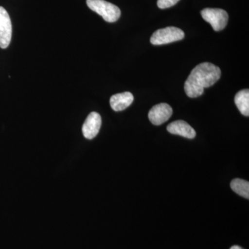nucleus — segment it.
Here are the masks:
<instances>
[{
  "instance_id": "f257e3e1",
  "label": "nucleus",
  "mask_w": 249,
  "mask_h": 249,
  "mask_svg": "<svg viewBox=\"0 0 249 249\" xmlns=\"http://www.w3.org/2000/svg\"><path fill=\"white\" fill-rule=\"evenodd\" d=\"M221 76L219 67L210 62H203L195 67L185 82L184 90L190 98H196L204 93V88L213 85Z\"/></svg>"
},
{
  "instance_id": "f03ea898",
  "label": "nucleus",
  "mask_w": 249,
  "mask_h": 249,
  "mask_svg": "<svg viewBox=\"0 0 249 249\" xmlns=\"http://www.w3.org/2000/svg\"><path fill=\"white\" fill-rule=\"evenodd\" d=\"M90 9L97 13L107 22H115L121 17V10L116 5L105 0H87Z\"/></svg>"
},
{
  "instance_id": "7ed1b4c3",
  "label": "nucleus",
  "mask_w": 249,
  "mask_h": 249,
  "mask_svg": "<svg viewBox=\"0 0 249 249\" xmlns=\"http://www.w3.org/2000/svg\"><path fill=\"white\" fill-rule=\"evenodd\" d=\"M184 36V32L178 27H165L156 31L152 34L150 42L154 45H166L181 40Z\"/></svg>"
},
{
  "instance_id": "20e7f679",
  "label": "nucleus",
  "mask_w": 249,
  "mask_h": 249,
  "mask_svg": "<svg viewBox=\"0 0 249 249\" xmlns=\"http://www.w3.org/2000/svg\"><path fill=\"white\" fill-rule=\"evenodd\" d=\"M203 19L210 23L214 31H222L227 25L229 15L221 9H204L201 11Z\"/></svg>"
},
{
  "instance_id": "39448f33",
  "label": "nucleus",
  "mask_w": 249,
  "mask_h": 249,
  "mask_svg": "<svg viewBox=\"0 0 249 249\" xmlns=\"http://www.w3.org/2000/svg\"><path fill=\"white\" fill-rule=\"evenodd\" d=\"M12 37V24L7 11L0 6V47L6 49L9 47Z\"/></svg>"
},
{
  "instance_id": "423d86ee",
  "label": "nucleus",
  "mask_w": 249,
  "mask_h": 249,
  "mask_svg": "<svg viewBox=\"0 0 249 249\" xmlns=\"http://www.w3.org/2000/svg\"><path fill=\"white\" fill-rule=\"evenodd\" d=\"M173 109L167 103L156 105L149 111L148 118L155 125H160L169 120L173 114Z\"/></svg>"
},
{
  "instance_id": "0eeeda50",
  "label": "nucleus",
  "mask_w": 249,
  "mask_h": 249,
  "mask_svg": "<svg viewBox=\"0 0 249 249\" xmlns=\"http://www.w3.org/2000/svg\"><path fill=\"white\" fill-rule=\"evenodd\" d=\"M102 120L97 112L90 113L83 125V136L88 139H93L98 135L101 129Z\"/></svg>"
},
{
  "instance_id": "6e6552de",
  "label": "nucleus",
  "mask_w": 249,
  "mask_h": 249,
  "mask_svg": "<svg viewBox=\"0 0 249 249\" xmlns=\"http://www.w3.org/2000/svg\"><path fill=\"white\" fill-rule=\"evenodd\" d=\"M167 130L170 133L181 136L187 139H194L196 136V132L186 121H176L168 124Z\"/></svg>"
},
{
  "instance_id": "1a4fd4ad",
  "label": "nucleus",
  "mask_w": 249,
  "mask_h": 249,
  "mask_svg": "<svg viewBox=\"0 0 249 249\" xmlns=\"http://www.w3.org/2000/svg\"><path fill=\"white\" fill-rule=\"evenodd\" d=\"M134 96L130 92L116 93L110 98L111 109L115 111L124 110L133 103Z\"/></svg>"
},
{
  "instance_id": "9d476101",
  "label": "nucleus",
  "mask_w": 249,
  "mask_h": 249,
  "mask_svg": "<svg viewBox=\"0 0 249 249\" xmlns=\"http://www.w3.org/2000/svg\"><path fill=\"white\" fill-rule=\"evenodd\" d=\"M235 103L239 111L244 116H249V90L243 89L239 91L235 96Z\"/></svg>"
},
{
  "instance_id": "9b49d317",
  "label": "nucleus",
  "mask_w": 249,
  "mask_h": 249,
  "mask_svg": "<svg viewBox=\"0 0 249 249\" xmlns=\"http://www.w3.org/2000/svg\"><path fill=\"white\" fill-rule=\"evenodd\" d=\"M232 191L246 199L249 198V183L241 178H235L231 183Z\"/></svg>"
},
{
  "instance_id": "f8f14e48",
  "label": "nucleus",
  "mask_w": 249,
  "mask_h": 249,
  "mask_svg": "<svg viewBox=\"0 0 249 249\" xmlns=\"http://www.w3.org/2000/svg\"><path fill=\"white\" fill-rule=\"evenodd\" d=\"M179 0H158L157 6L160 9H165L167 8L172 7L177 4Z\"/></svg>"
},
{
  "instance_id": "ddd939ff",
  "label": "nucleus",
  "mask_w": 249,
  "mask_h": 249,
  "mask_svg": "<svg viewBox=\"0 0 249 249\" xmlns=\"http://www.w3.org/2000/svg\"><path fill=\"white\" fill-rule=\"evenodd\" d=\"M230 249H242V247H240V246L234 245V246H232L231 248Z\"/></svg>"
}]
</instances>
